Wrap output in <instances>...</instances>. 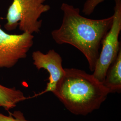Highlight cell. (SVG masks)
Returning a JSON list of instances; mask_svg holds the SVG:
<instances>
[{"label":"cell","mask_w":121,"mask_h":121,"mask_svg":"<svg viewBox=\"0 0 121 121\" xmlns=\"http://www.w3.org/2000/svg\"><path fill=\"white\" fill-rule=\"evenodd\" d=\"M63 12L61 25L51 32L52 38L58 44H69L85 56L89 69L93 72L99 56L101 42L112 24V16L101 19L82 16L80 9L63 3Z\"/></svg>","instance_id":"cell-1"},{"label":"cell","mask_w":121,"mask_h":121,"mask_svg":"<svg viewBox=\"0 0 121 121\" xmlns=\"http://www.w3.org/2000/svg\"><path fill=\"white\" fill-rule=\"evenodd\" d=\"M64 69L52 92L65 108L73 114L83 116L99 108L110 93L103 83L84 70Z\"/></svg>","instance_id":"cell-2"},{"label":"cell","mask_w":121,"mask_h":121,"mask_svg":"<svg viewBox=\"0 0 121 121\" xmlns=\"http://www.w3.org/2000/svg\"><path fill=\"white\" fill-rule=\"evenodd\" d=\"M46 0H13L6 15L7 22L4 28L8 31L15 29L18 26L22 32L33 34L38 33L42 24L39 18L43 13L50 9Z\"/></svg>","instance_id":"cell-3"},{"label":"cell","mask_w":121,"mask_h":121,"mask_svg":"<svg viewBox=\"0 0 121 121\" xmlns=\"http://www.w3.org/2000/svg\"><path fill=\"white\" fill-rule=\"evenodd\" d=\"M112 24L101 42V50L92 75L103 82L108 68L121 49L119 36L121 30V0H115Z\"/></svg>","instance_id":"cell-4"},{"label":"cell","mask_w":121,"mask_h":121,"mask_svg":"<svg viewBox=\"0 0 121 121\" xmlns=\"http://www.w3.org/2000/svg\"><path fill=\"white\" fill-rule=\"evenodd\" d=\"M34 35L28 32L9 34L0 26V68H10L25 58L33 46Z\"/></svg>","instance_id":"cell-5"},{"label":"cell","mask_w":121,"mask_h":121,"mask_svg":"<svg viewBox=\"0 0 121 121\" xmlns=\"http://www.w3.org/2000/svg\"><path fill=\"white\" fill-rule=\"evenodd\" d=\"M32 58L33 64L37 69L46 70L49 74L48 82L44 91L37 94L40 95L49 91L52 92L56 84L65 73L62 66V59L60 55L54 49L49 50L46 54L40 51L33 52Z\"/></svg>","instance_id":"cell-6"},{"label":"cell","mask_w":121,"mask_h":121,"mask_svg":"<svg viewBox=\"0 0 121 121\" xmlns=\"http://www.w3.org/2000/svg\"><path fill=\"white\" fill-rule=\"evenodd\" d=\"M102 83L110 93L121 92V49L116 58L108 68Z\"/></svg>","instance_id":"cell-7"},{"label":"cell","mask_w":121,"mask_h":121,"mask_svg":"<svg viewBox=\"0 0 121 121\" xmlns=\"http://www.w3.org/2000/svg\"><path fill=\"white\" fill-rule=\"evenodd\" d=\"M23 93L15 87H8L0 84V107L6 110L15 107L19 102L27 99Z\"/></svg>","instance_id":"cell-8"},{"label":"cell","mask_w":121,"mask_h":121,"mask_svg":"<svg viewBox=\"0 0 121 121\" xmlns=\"http://www.w3.org/2000/svg\"><path fill=\"white\" fill-rule=\"evenodd\" d=\"M0 121H32L26 120L22 112L19 110L13 112H9L8 116L0 112Z\"/></svg>","instance_id":"cell-9"},{"label":"cell","mask_w":121,"mask_h":121,"mask_svg":"<svg viewBox=\"0 0 121 121\" xmlns=\"http://www.w3.org/2000/svg\"><path fill=\"white\" fill-rule=\"evenodd\" d=\"M105 0H86L82 8V12L86 15H90L93 12L95 7Z\"/></svg>","instance_id":"cell-10"}]
</instances>
